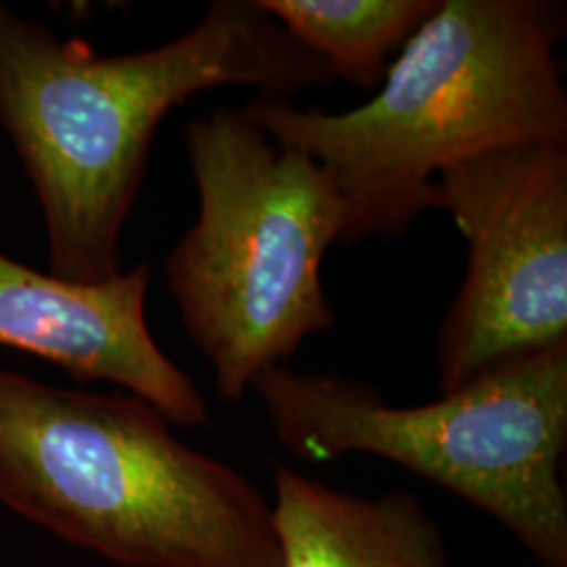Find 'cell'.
<instances>
[{"label":"cell","instance_id":"277c9868","mask_svg":"<svg viewBox=\"0 0 567 567\" xmlns=\"http://www.w3.org/2000/svg\"><path fill=\"white\" fill-rule=\"evenodd\" d=\"M185 152L198 217L164 276L217 393L238 402L334 326L322 265L341 240L343 204L320 164L274 142L240 107L189 122Z\"/></svg>","mask_w":567,"mask_h":567},{"label":"cell","instance_id":"ba28073f","mask_svg":"<svg viewBox=\"0 0 567 567\" xmlns=\"http://www.w3.org/2000/svg\"><path fill=\"white\" fill-rule=\"evenodd\" d=\"M282 567H450L425 507L405 492L358 496L286 465L274 468Z\"/></svg>","mask_w":567,"mask_h":567},{"label":"cell","instance_id":"9c48e42d","mask_svg":"<svg viewBox=\"0 0 567 567\" xmlns=\"http://www.w3.org/2000/svg\"><path fill=\"white\" fill-rule=\"evenodd\" d=\"M284 32L326 61L337 81L377 91L389 58L425 23L440 0H257Z\"/></svg>","mask_w":567,"mask_h":567},{"label":"cell","instance_id":"6da1fadb","mask_svg":"<svg viewBox=\"0 0 567 567\" xmlns=\"http://www.w3.org/2000/svg\"><path fill=\"white\" fill-rule=\"evenodd\" d=\"M337 81L257 0H217L161 47L100 55L0 2V126L41 206L49 271L68 282L122 274V231L161 122L217 86L292 100Z\"/></svg>","mask_w":567,"mask_h":567},{"label":"cell","instance_id":"3957f363","mask_svg":"<svg viewBox=\"0 0 567 567\" xmlns=\"http://www.w3.org/2000/svg\"><path fill=\"white\" fill-rule=\"evenodd\" d=\"M0 503L124 567H282L271 503L131 393L0 368Z\"/></svg>","mask_w":567,"mask_h":567},{"label":"cell","instance_id":"8992f818","mask_svg":"<svg viewBox=\"0 0 567 567\" xmlns=\"http://www.w3.org/2000/svg\"><path fill=\"white\" fill-rule=\"evenodd\" d=\"M425 208L452 217L468 248L435 343L442 393L567 343V145L450 166Z\"/></svg>","mask_w":567,"mask_h":567},{"label":"cell","instance_id":"52a82bcc","mask_svg":"<svg viewBox=\"0 0 567 567\" xmlns=\"http://www.w3.org/2000/svg\"><path fill=\"white\" fill-rule=\"evenodd\" d=\"M150 265L102 282H68L0 252V347L105 381L142 398L179 426L210 423L208 404L150 332Z\"/></svg>","mask_w":567,"mask_h":567},{"label":"cell","instance_id":"5b68a950","mask_svg":"<svg viewBox=\"0 0 567 567\" xmlns=\"http://www.w3.org/2000/svg\"><path fill=\"white\" fill-rule=\"evenodd\" d=\"M295 458L372 454L498 519L540 567H567V343L425 405L334 374L265 370L250 386Z\"/></svg>","mask_w":567,"mask_h":567},{"label":"cell","instance_id":"7a4b0ae2","mask_svg":"<svg viewBox=\"0 0 567 567\" xmlns=\"http://www.w3.org/2000/svg\"><path fill=\"white\" fill-rule=\"evenodd\" d=\"M564 0H440L368 102L326 112L255 95L244 116L326 171L343 204L339 244L402 236L450 166L567 145Z\"/></svg>","mask_w":567,"mask_h":567}]
</instances>
